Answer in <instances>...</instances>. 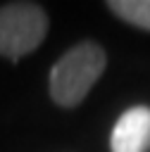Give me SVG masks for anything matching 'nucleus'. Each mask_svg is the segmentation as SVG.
Here are the masks:
<instances>
[{"mask_svg":"<svg viewBox=\"0 0 150 152\" xmlns=\"http://www.w3.org/2000/svg\"><path fill=\"white\" fill-rule=\"evenodd\" d=\"M105 64H107L105 50L93 40H83L71 50H67L50 69L52 100L62 107L79 104L95 86V81L102 76Z\"/></svg>","mask_w":150,"mask_h":152,"instance_id":"1","label":"nucleus"},{"mask_svg":"<svg viewBox=\"0 0 150 152\" xmlns=\"http://www.w3.org/2000/svg\"><path fill=\"white\" fill-rule=\"evenodd\" d=\"M48 33V14L36 2H10L0 7V55L19 59L33 52Z\"/></svg>","mask_w":150,"mask_h":152,"instance_id":"2","label":"nucleus"},{"mask_svg":"<svg viewBox=\"0 0 150 152\" xmlns=\"http://www.w3.org/2000/svg\"><path fill=\"white\" fill-rule=\"evenodd\" d=\"M112 152H148L150 147V107L138 104L126 109L110 135Z\"/></svg>","mask_w":150,"mask_h":152,"instance_id":"3","label":"nucleus"},{"mask_svg":"<svg viewBox=\"0 0 150 152\" xmlns=\"http://www.w3.org/2000/svg\"><path fill=\"white\" fill-rule=\"evenodd\" d=\"M107 7L131 26L150 31V0H110Z\"/></svg>","mask_w":150,"mask_h":152,"instance_id":"4","label":"nucleus"}]
</instances>
